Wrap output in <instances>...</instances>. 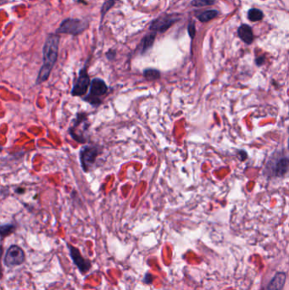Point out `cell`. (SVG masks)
<instances>
[{
  "label": "cell",
  "mask_w": 289,
  "mask_h": 290,
  "mask_svg": "<svg viewBox=\"0 0 289 290\" xmlns=\"http://www.w3.org/2000/svg\"><path fill=\"white\" fill-rule=\"evenodd\" d=\"M98 153V150L95 146L84 147L81 150V163L85 172H88L95 165Z\"/></svg>",
  "instance_id": "cell-9"
},
{
  "label": "cell",
  "mask_w": 289,
  "mask_h": 290,
  "mask_svg": "<svg viewBox=\"0 0 289 290\" xmlns=\"http://www.w3.org/2000/svg\"><path fill=\"white\" fill-rule=\"evenodd\" d=\"M289 173V154L284 150L272 153L263 170V175L267 178H283Z\"/></svg>",
  "instance_id": "cell-2"
},
{
  "label": "cell",
  "mask_w": 289,
  "mask_h": 290,
  "mask_svg": "<svg viewBox=\"0 0 289 290\" xmlns=\"http://www.w3.org/2000/svg\"><path fill=\"white\" fill-rule=\"evenodd\" d=\"M155 39V34H150L145 37L142 41V53L146 52L153 45Z\"/></svg>",
  "instance_id": "cell-13"
},
{
  "label": "cell",
  "mask_w": 289,
  "mask_h": 290,
  "mask_svg": "<svg viewBox=\"0 0 289 290\" xmlns=\"http://www.w3.org/2000/svg\"><path fill=\"white\" fill-rule=\"evenodd\" d=\"M90 84V79L88 77L87 68L84 67L81 69L78 76L77 78L75 81V83L72 88V95L73 96H82L88 91V87Z\"/></svg>",
  "instance_id": "cell-7"
},
{
  "label": "cell",
  "mask_w": 289,
  "mask_h": 290,
  "mask_svg": "<svg viewBox=\"0 0 289 290\" xmlns=\"http://www.w3.org/2000/svg\"><path fill=\"white\" fill-rule=\"evenodd\" d=\"M286 280V276L285 274L277 273L275 277L273 278L272 281L269 284L268 290H282L283 285L285 284Z\"/></svg>",
  "instance_id": "cell-11"
},
{
  "label": "cell",
  "mask_w": 289,
  "mask_h": 290,
  "mask_svg": "<svg viewBox=\"0 0 289 290\" xmlns=\"http://www.w3.org/2000/svg\"><path fill=\"white\" fill-rule=\"evenodd\" d=\"M108 91V87L104 80L95 78L90 85L89 94L84 98L85 101L88 102L93 105H98L101 103L100 98Z\"/></svg>",
  "instance_id": "cell-3"
},
{
  "label": "cell",
  "mask_w": 289,
  "mask_h": 290,
  "mask_svg": "<svg viewBox=\"0 0 289 290\" xmlns=\"http://www.w3.org/2000/svg\"><path fill=\"white\" fill-rule=\"evenodd\" d=\"M154 276L152 274H150V272L145 274L144 278H143V283H145L147 284H151L153 283Z\"/></svg>",
  "instance_id": "cell-19"
},
{
  "label": "cell",
  "mask_w": 289,
  "mask_h": 290,
  "mask_svg": "<svg viewBox=\"0 0 289 290\" xmlns=\"http://www.w3.org/2000/svg\"><path fill=\"white\" fill-rule=\"evenodd\" d=\"M15 231V226L13 224H4L1 226V236L2 238L11 234Z\"/></svg>",
  "instance_id": "cell-16"
},
{
  "label": "cell",
  "mask_w": 289,
  "mask_h": 290,
  "mask_svg": "<svg viewBox=\"0 0 289 290\" xmlns=\"http://www.w3.org/2000/svg\"><path fill=\"white\" fill-rule=\"evenodd\" d=\"M59 36L56 33L49 34L43 47V64L40 69L37 83H42L49 78L53 67L58 58Z\"/></svg>",
  "instance_id": "cell-1"
},
{
  "label": "cell",
  "mask_w": 289,
  "mask_h": 290,
  "mask_svg": "<svg viewBox=\"0 0 289 290\" xmlns=\"http://www.w3.org/2000/svg\"><path fill=\"white\" fill-rule=\"evenodd\" d=\"M238 36L241 39L248 44H250L253 41V34L252 28L249 25H243L238 28Z\"/></svg>",
  "instance_id": "cell-10"
},
{
  "label": "cell",
  "mask_w": 289,
  "mask_h": 290,
  "mask_svg": "<svg viewBox=\"0 0 289 290\" xmlns=\"http://www.w3.org/2000/svg\"><path fill=\"white\" fill-rule=\"evenodd\" d=\"M88 27V23L78 19H66L61 23L56 33H65L71 35H78L83 33Z\"/></svg>",
  "instance_id": "cell-5"
},
{
  "label": "cell",
  "mask_w": 289,
  "mask_h": 290,
  "mask_svg": "<svg viewBox=\"0 0 289 290\" xmlns=\"http://www.w3.org/2000/svg\"><path fill=\"white\" fill-rule=\"evenodd\" d=\"M180 17L177 15H165L157 18L150 25V30L154 33H164L173 26L174 23L178 21Z\"/></svg>",
  "instance_id": "cell-6"
},
{
  "label": "cell",
  "mask_w": 289,
  "mask_h": 290,
  "mask_svg": "<svg viewBox=\"0 0 289 290\" xmlns=\"http://www.w3.org/2000/svg\"><path fill=\"white\" fill-rule=\"evenodd\" d=\"M189 35L191 36V38H193L195 35V26L194 23H190L189 26Z\"/></svg>",
  "instance_id": "cell-20"
},
{
  "label": "cell",
  "mask_w": 289,
  "mask_h": 290,
  "mask_svg": "<svg viewBox=\"0 0 289 290\" xmlns=\"http://www.w3.org/2000/svg\"><path fill=\"white\" fill-rule=\"evenodd\" d=\"M67 246H68L69 251H70L71 258L74 262V264L77 266V268L82 273L88 272L92 267L91 261H89L88 259L83 257L80 251L75 246L72 245H68Z\"/></svg>",
  "instance_id": "cell-8"
},
{
  "label": "cell",
  "mask_w": 289,
  "mask_h": 290,
  "mask_svg": "<svg viewBox=\"0 0 289 290\" xmlns=\"http://www.w3.org/2000/svg\"><path fill=\"white\" fill-rule=\"evenodd\" d=\"M263 17L262 11L258 9H251L248 13V17L251 21H259L263 19Z\"/></svg>",
  "instance_id": "cell-15"
},
{
  "label": "cell",
  "mask_w": 289,
  "mask_h": 290,
  "mask_svg": "<svg viewBox=\"0 0 289 290\" xmlns=\"http://www.w3.org/2000/svg\"><path fill=\"white\" fill-rule=\"evenodd\" d=\"M215 3V0H193L192 5L195 7H205L212 5Z\"/></svg>",
  "instance_id": "cell-17"
},
{
  "label": "cell",
  "mask_w": 289,
  "mask_h": 290,
  "mask_svg": "<svg viewBox=\"0 0 289 290\" xmlns=\"http://www.w3.org/2000/svg\"></svg>",
  "instance_id": "cell-22"
},
{
  "label": "cell",
  "mask_w": 289,
  "mask_h": 290,
  "mask_svg": "<svg viewBox=\"0 0 289 290\" xmlns=\"http://www.w3.org/2000/svg\"><path fill=\"white\" fill-rule=\"evenodd\" d=\"M218 16H219V12H218L217 10H206L204 12L196 14V17L202 22H207L209 20L214 19Z\"/></svg>",
  "instance_id": "cell-12"
},
{
  "label": "cell",
  "mask_w": 289,
  "mask_h": 290,
  "mask_svg": "<svg viewBox=\"0 0 289 290\" xmlns=\"http://www.w3.org/2000/svg\"><path fill=\"white\" fill-rule=\"evenodd\" d=\"M143 76L149 81H154L160 77V72L155 69H147L143 72Z\"/></svg>",
  "instance_id": "cell-14"
},
{
  "label": "cell",
  "mask_w": 289,
  "mask_h": 290,
  "mask_svg": "<svg viewBox=\"0 0 289 290\" xmlns=\"http://www.w3.org/2000/svg\"><path fill=\"white\" fill-rule=\"evenodd\" d=\"M25 261H26L25 252L23 251L22 248H20L17 245L10 246L7 250L4 258H3V263L8 268L17 267V266L22 264Z\"/></svg>",
  "instance_id": "cell-4"
},
{
  "label": "cell",
  "mask_w": 289,
  "mask_h": 290,
  "mask_svg": "<svg viewBox=\"0 0 289 290\" xmlns=\"http://www.w3.org/2000/svg\"><path fill=\"white\" fill-rule=\"evenodd\" d=\"M114 3L115 0H108V1H106V2L104 3V5L102 7V10H101V12H102V19L104 18V16L106 14L108 10H110L111 7L114 5Z\"/></svg>",
  "instance_id": "cell-18"
},
{
  "label": "cell",
  "mask_w": 289,
  "mask_h": 290,
  "mask_svg": "<svg viewBox=\"0 0 289 290\" xmlns=\"http://www.w3.org/2000/svg\"><path fill=\"white\" fill-rule=\"evenodd\" d=\"M264 57H262V58H261V57H260V58H257L256 59V63H257V65H262V64H263L264 63Z\"/></svg>",
  "instance_id": "cell-21"
}]
</instances>
